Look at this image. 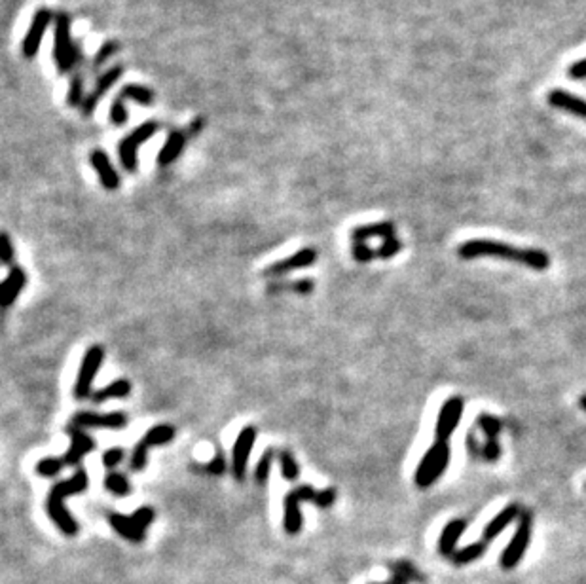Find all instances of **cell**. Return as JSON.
Segmentation results:
<instances>
[{"label":"cell","mask_w":586,"mask_h":584,"mask_svg":"<svg viewBox=\"0 0 586 584\" xmlns=\"http://www.w3.org/2000/svg\"><path fill=\"white\" fill-rule=\"evenodd\" d=\"M569 76L577 78V80L586 78V59L579 61V63H573V65L569 67Z\"/></svg>","instance_id":"obj_44"},{"label":"cell","mask_w":586,"mask_h":584,"mask_svg":"<svg viewBox=\"0 0 586 584\" xmlns=\"http://www.w3.org/2000/svg\"><path fill=\"white\" fill-rule=\"evenodd\" d=\"M209 472H213V474H222V472L226 471V463L224 459H222V455H217L211 463H209Z\"/></svg>","instance_id":"obj_45"},{"label":"cell","mask_w":586,"mask_h":584,"mask_svg":"<svg viewBox=\"0 0 586 584\" xmlns=\"http://www.w3.org/2000/svg\"><path fill=\"white\" fill-rule=\"evenodd\" d=\"M482 457L486 461H490V463H493V461H498L501 457V446H499L498 438L495 440H486V444L482 446Z\"/></svg>","instance_id":"obj_41"},{"label":"cell","mask_w":586,"mask_h":584,"mask_svg":"<svg viewBox=\"0 0 586 584\" xmlns=\"http://www.w3.org/2000/svg\"><path fill=\"white\" fill-rule=\"evenodd\" d=\"M88 488V472L86 469H76V472L72 474L69 480L57 482V484L50 490L46 499V510L50 514V518L57 527H59L67 537H74L80 525L71 516V513L65 508V499L71 496H78Z\"/></svg>","instance_id":"obj_2"},{"label":"cell","mask_w":586,"mask_h":584,"mask_svg":"<svg viewBox=\"0 0 586 584\" xmlns=\"http://www.w3.org/2000/svg\"><path fill=\"white\" fill-rule=\"evenodd\" d=\"M279 465H281V474H283L285 480L289 482H294L300 474V469H298V463L294 459V455L290 454L289 450H285L279 454Z\"/></svg>","instance_id":"obj_31"},{"label":"cell","mask_w":586,"mask_h":584,"mask_svg":"<svg viewBox=\"0 0 586 584\" xmlns=\"http://www.w3.org/2000/svg\"><path fill=\"white\" fill-rule=\"evenodd\" d=\"M448 463H450V446L448 442L437 440L427 450V454L421 457L420 465L415 469V486L423 488V490L431 488L438 478L444 474Z\"/></svg>","instance_id":"obj_4"},{"label":"cell","mask_w":586,"mask_h":584,"mask_svg":"<svg viewBox=\"0 0 586 584\" xmlns=\"http://www.w3.org/2000/svg\"><path fill=\"white\" fill-rule=\"evenodd\" d=\"M486 549H488V543L484 541H478V543H471L463 549H457L454 552L450 560L454 566H467V563H473V561L480 560L484 556Z\"/></svg>","instance_id":"obj_27"},{"label":"cell","mask_w":586,"mask_h":584,"mask_svg":"<svg viewBox=\"0 0 586 584\" xmlns=\"http://www.w3.org/2000/svg\"><path fill=\"white\" fill-rule=\"evenodd\" d=\"M202 120H195V122H192V125H190V130H188V133L190 135H194V133H197V131L202 130Z\"/></svg>","instance_id":"obj_48"},{"label":"cell","mask_w":586,"mask_h":584,"mask_svg":"<svg viewBox=\"0 0 586 584\" xmlns=\"http://www.w3.org/2000/svg\"><path fill=\"white\" fill-rule=\"evenodd\" d=\"M300 499H298V496L294 493V490L289 491L287 496H285V501H283V527L285 531L289 533V535H297V533H300V529H302L304 525V518H302V510H300Z\"/></svg>","instance_id":"obj_20"},{"label":"cell","mask_w":586,"mask_h":584,"mask_svg":"<svg viewBox=\"0 0 586 584\" xmlns=\"http://www.w3.org/2000/svg\"><path fill=\"white\" fill-rule=\"evenodd\" d=\"M184 144H186V135H184L183 131H171L169 137H167V142L160 150L158 164H160L161 167L171 166L173 161H175L184 150Z\"/></svg>","instance_id":"obj_25"},{"label":"cell","mask_w":586,"mask_h":584,"mask_svg":"<svg viewBox=\"0 0 586 584\" xmlns=\"http://www.w3.org/2000/svg\"><path fill=\"white\" fill-rule=\"evenodd\" d=\"M351 254H353V258H355L357 262H361V264H367V262H370V260L376 256L374 248L368 247L367 243H353Z\"/></svg>","instance_id":"obj_37"},{"label":"cell","mask_w":586,"mask_h":584,"mask_svg":"<svg viewBox=\"0 0 586 584\" xmlns=\"http://www.w3.org/2000/svg\"><path fill=\"white\" fill-rule=\"evenodd\" d=\"M54 57L57 63V71L61 74L69 72L74 65L82 61L80 53V44H74L71 40V18L65 12L57 13L55 18V44H54Z\"/></svg>","instance_id":"obj_3"},{"label":"cell","mask_w":586,"mask_h":584,"mask_svg":"<svg viewBox=\"0 0 586 584\" xmlns=\"http://www.w3.org/2000/svg\"><path fill=\"white\" fill-rule=\"evenodd\" d=\"M255 440L256 429L253 425L243 427L241 431H239V435H237L234 450H231V472H234L237 482H243V480H245L247 465H249V457L251 452H253V446H255Z\"/></svg>","instance_id":"obj_10"},{"label":"cell","mask_w":586,"mask_h":584,"mask_svg":"<svg viewBox=\"0 0 586 584\" xmlns=\"http://www.w3.org/2000/svg\"><path fill=\"white\" fill-rule=\"evenodd\" d=\"M522 513H524V508H522L520 505H516V503H512L509 507H505L501 513L495 514V516L488 522V525L484 527V533H482V541H484V543H492L493 539L501 535V531L507 529L512 522H518V520H520Z\"/></svg>","instance_id":"obj_16"},{"label":"cell","mask_w":586,"mask_h":584,"mask_svg":"<svg viewBox=\"0 0 586 584\" xmlns=\"http://www.w3.org/2000/svg\"><path fill=\"white\" fill-rule=\"evenodd\" d=\"M393 571H398L401 575H404V577L408 578L410 583H415V584H425L427 578L421 575L418 569H415L412 563H408V561H398L397 566H393Z\"/></svg>","instance_id":"obj_34"},{"label":"cell","mask_w":586,"mask_h":584,"mask_svg":"<svg viewBox=\"0 0 586 584\" xmlns=\"http://www.w3.org/2000/svg\"><path fill=\"white\" fill-rule=\"evenodd\" d=\"M467 448H469V452L474 455V457L482 455V446H478V442H476L474 435H469V437H467Z\"/></svg>","instance_id":"obj_47"},{"label":"cell","mask_w":586,"mask_h":584,"mask_svg":"<svg viewBox=\"0 0 586 584\" xmlns=\"http://www.w3.org/2000/svg\"><path fill=\"white\" fill-rule=\"evenodd\" d=\"M122 72H124V69H122V67H113L110 71H107L101 78H99V82H97V86H95L93 91H91V93L86 97V101H84L82 108H84V114H86V116L93 114L97 103L103 99V95L107 93L108 89L113 88L114 82H118V78L122 76Z\"/></svg>","instance_id":"obj_18"},{"label":"cell","mask_w":586,"mask_h":584,"mask_svg":"<svg viewBox=\"0 0 586 584\" xmlns=\"http://www.w3.org/2000/svg\"><path fill=\"white\" fill-rule=\"evenodd\" d=\"M393 236H395V224L389 222V220L359 226V228H355V230L351 231V239H353V243H364L367 239H376V237L387 239V237Z\"/></svg>","instance_id":"obj_24"},{"label":"cell","mask_w":586,"mask_h":584,"mask_svg":"<svg viewBox=\"0 0 586 584\" xmlns=\"http://www.w3.org/2000/svg\"><path fill=\"white\" fill-rule=\"evenodd\" d=\"M89 161L91 166L95 167V171L99 173V178H101V184L107 190H116L120 186V177L116 169L110 164V159L103 150H93L89 154Z\"/></svg>","instance_id":"obj_21"},{"label":"cell","mask_w":586,"mask_h":584,"mask_svg":"<svg viewBox=\"0 0 586 584\" xmlns=\"http://www.w3.org/2000/svg\"><path fill=\"white\" fill-rule=\"evenodd\" d=\"M105 488L116 497H127L131 493L130 480L120 472H108L105 478Z\"/></svg>","instance_id":"obj_29"},{"label":"cell","mask_w":586,"mask_h":584,"mask_svg":"<svg viewBox=\"0 0 586 584\" xmlns=\"http://www.w3.org/2000/svg\"><path fill=\"white\" fill-rule=\"evenodd\" d=\"M0 258H2V264L4 265H12L13 258H16V251H13V243L10 239L6 231L0 236ZM13 268V265H12Z\"/></svg>","instance_id":"obj_35"},{"label":"cell","mask_w":586,"mask_h":584,"mask_svg":"<svg viewBox=\"0 0 586 584\" xmlns=\"http://www.w3.org/2000/svg\"><path fill=\"white\" fill-rule=\"evenodd\" d=\"M292 289H297L298 294H308V292L314 290V283H311L309 279H302V281H298V283L292 285Z\"/></svg>","instance_id":"obj_46"},{"label":"cell","mask_w":586,"mask_h":584,"mask_svg":"<svg viewBox=\"0 0 586 584\" xmlns=\"http://www.w3.org/2000/svg\"><path fill=\"white\" fill-rule=\"evenodd\" d=\"M467 529V520L456 518L448 522L444 525V529L440 533V539H438V552L446 558H452L454 552L457 550V543H459V537L463 535V531Z\"/></svg>","instance_id":"obj_19"},{"label":"cell","mask_w":586,"mask_h":584,"mask_svg":"<svg viewBox=\"0 0 586 584\" xmlns=\"http://www.w3.org/2000/svg\"><path fill=\"white\" fill-rule=\"evenodd\" d=\"M175 438V427L171 425H156L152 427L144 437L137 442V446L133 448V455H131V471H142L146 466V454L152 446H161V444L171 442Z\"/></svg>","instance_id":"obj_7"},{"label":"cell","mask_w":586,"mask_h":584,"mask_svg":"<svg viewBox=\"0 0 586 584\" xmlns=\"http://www.w3.org/2000/svg\"><path fill=\"white\" fill-rule=\"evenodd\" d=\"M82 76L76 74L71 82V91H69V105L78 106L82 103Z\"/></svg>","instance_id":"obj_40"},{"label":"cell","mask_w":586,"mask_h":584,"mask_svg":"<svg viewBox=\"0 0 586 584\" xmlns=\"http://www.w3.org/2000/svg\"><path fill=\"white\" fill-rule=\"evenodd\" d=\"M548 103L552 106H556V108L568 110V113L586 120V101L580 99V97H575V95L568 93V91H562V89H554L548 95Z\"/></svg>","instance_id":"obj_23"},{"label":"cell","mask_w":586,"mask_h":584,"mask_svg":"<svg viewBox=\"0 0 586 584\" xmlns=\"http://www.w3.org/2000/svg\"><path fill=\"white\" fill-rule=\"evenodd\" d=\"M108 524L120 537L127 539L131 543H142L144 541V531L135 524V520L124 514H108Z\"/></svg>","instance_id":"obj_22"},{"label":"cell","mask_w":586,"mask_h":584,"mask_svg":"<svg viewBox=\"0 0 586 584\" xmlns=\"http://www.w3.org/2000/svg\"><path fill=\"white\" fill-rule=\"evenodd\" d=\"M532 531L533 516L529 510H524L520 520H518V527H516L515 535H512L510 543L507 544V549L501 554V567L503 569H515L520 563L527 546H529V541H532Z\"/></svg>","instance_id":"obj_5"},{"label":"cell","mask_w":586,"mask_h":584,"mask_svg":"<svg viewBox=\"0 0 586 584\" xmlns=\"http://www.w3.org/2000/svg\"><path fill=\"white\" fill-rule=\"evenodd\" d=\"M401 248H403V243L398 241L397 237H387V239H384V243L379 245L378 251H376V256H379L381 260H389L393 258L395 254L401 253Z\"/></svg>","instance_id":"obj_33"},{"label":"cell","mask_w":586,"mask_h":584,"mask_svg":"<svg viewBox=\"0 0 586 584\" xmlns=\"http://www.w3.org/2000/svg\"><path fill=\"white\" fill-rule=\"evenodd\" d=\"M476 425L478 429L486 435V440H495L503 431V423L501 419H498L492 413H480L476 418Z\"/></svg>","instance_id":"obj_28"},{"label":"cell","mask_w":586,"mask_h":584,"mask_svg":"<svg viewBox=\"0 0 586 584\" xmlns=\"http://www.w3.org/2000/svg\"><path fill=\"white\" fill-rule=\"evenodd\" d=\"M273 455H275V452H273V450H268L266 454L260 457V461H258V465H256V471H255L256 484H266V482H268V476H270V469H272Z\"/></svg>","instance_id":"obj_32"},{"label":"cell","mask_w":586,"mask_h":584,"mask_svg":"<svg viewBox=\"0 0 586 584\" xmlns=\"http://www.w3.org/2000/svg\"><path fill=\"white\" fill-rule=\"evenodd\" d=\"M52 19H54V12L47 10V8H40V10L35 13V18L30 21L29 30H27V36L23 38V46H21L23 47V55L27 59H30V57H35L36 55L38 47H40L42 36L46 33L47 25H50Z\"/></svg>","instance_id":"obj_12"},{"label":"cell","mask_w":586,"mask_h":584,"mask_svg":"<svg viewBox=\"0 0 586 584\" xmlns=\"http://www.w3.org/2000/svg\"><path fill=\"white\" fill-rule=\"evenodd\" d=\"M125 457V452L122 448H110L103 454V465L107 469H114L116 465H120Z\"/></svg>","instance_id":"obj_39"},{"label":"cell","mask_w":586,"mask_h":584,"mask_svg":"<svg viewBox=\"0 0 586 584\" xmlns=\"http://www.w3.org/2000/svg\"><path fill=\"white\" fill-rule=\"evenodd\" d=\"M334 501H336V490H334V488H326V490L317 493L315 505L319 508H328L334 505Z\"/></svg>","instance_id":"obj_42"},{"label":"cell","mask_w":586,"mask_h":584,"mask_svg":"<svg viewBox=\"0 0 586 584\" xmlns=\"http://www.w3.org/2000/svg\"><path fill=\"white\" fill-rule=\"evenodd\" d=\"M457 254L465 260L480 258V256H493L505 258L516 264L526 265L535 272H545L551 265V256L539 248H518L507 243L492 241V239H471L457 247Z\"/></svg>","instance_id":"obj_1"},{"label":"cell","mask_w":586,"mask_h":584,"mask_svg":"<svg viewBox=\"0 0 586 584\" xmlns=\"http://www.w3.org/2000/svg\"><path fill=\"white\" fill-rule=\"evenodd\" d=\"M78 429L88 427H108V429H122L127 425V416L124 412L95 413V412H78L72 418V423Z\"/></svg>","instance_id":"obj_13"},{"label":"cell","mask_w":586,"mask_h":584,"mask_svg":"<svg viewBox=\"0 0 586 584\" xmlns=\"http://www.w3.org/2000/svg\"><path fill=\"white\" fill-rule=\"evenodd\" d=\"M158 131V124L156 122H146V124L139 125L131 135H127L124 141L120 142L118 154L120 161L124 166L125 171H135L137 169V150L141 148L142 142H146L150 137Z\"/></svg>","instance_id":"obj_9"},{"label":"cell","mask_w":586,"mask_h":584,"mask_svg":"<svg viewBox=\"0 0 586 584\" xmlns=\"http://www.w3.org/2000/svg\"><path fill=\"white\" fill-rule=\"evenodd\" d=\"M463 410H465L463 396H450L442 404L440 412H438L437 425H435V437H437V440H440V442H448L450 440V437L457 429V425L461 423Z\"/></svg>","instance_id":"obj_8"},{"label":"cell","mask_w":586,"mask_h":584,"mask_svg":"<svg viewBox=\"0 0 586 584\" xmlns=\"http://www.w3.org/2000/svg\"><path fill=\"white\" fill-rule=\"evenodd\" d=\"M25 283H27V275L19 265L10 268L6 279L2 281V287H0V306L4 309L12 306L13 302L18 300L19 292L23 290Z\"/></svg>","instance_id":"obj_17"},{"label":"cell","mask_w":586,"mask_h":584,"mask_svg":"<svg viewBox=\"0 0 586 584\" xmlns=\"http://www.w3.org/2000/svg\"><path fill=\"white\" fill-rule=\"evenodd\" d=\"M131 393V384L130 379H116V382H113L110 385H107L105 389L101 391H95L93 396H91V401L95 402V404H103V402H107L108 399H124V396H127Z\"/></svg>","instance_id":"obj_26"},{"label":"cell","mask_w":586,"mask_h":584,"mask_svg":"<svg viewBox=\"0 0 586 584\" xmlns=\"http://www.w3.org/2000/svg\"><path fill=\"white\" fill-rule=\"evenodd\" d=\"M65 459L63 457H44L36 463V472L42 478H54L65 469Z\"/></svg>","instance_id":"obj_30"},{"label":"cell","mask_w":586,"mask_h":584,"mask_svg":"<svg viewBox=\"0 0 586 584\" xmlns=\"http://www.w3.org/2000/svg\"><path fill=\"white\" fill-rule=\"evenodd\" d=\"M131 518L135 520V524L139 525L142 531H146V527L154 522L156 513L152 507H141L139 510H135V513L131 514Z\"/></svg>","instance_id":"obj_36"},{"label":"cell","mask_w":586,"mask_h":584,"mask_svg":"<svg viewBox=\"0 0 586 584\" xmlns=\"http://www.w3.org/2000/svg\"><path fill=\"white\" fill-rule=\"evenodd\" d=\"M372 584H379V583H372ZM387 584H389V583H387Z\"/></svg>","instance_id":"obj_50"},{"label":"cell","mask_w":586,"mask_h":584,"mask_svg":"<svg viewBox=\"0 0 586 584\" xmlns=\"http://www.w3.org/2000/svg\"><path fill=\"white\" fill-rule=\"evenodd\" d=\"M103 359H105V349L101 345H91L86 351L80 370H78L76 384H74V396L76 399L84 401L88 396H93V382L97 378V374H99Z\"/></svg>","instance_id":"obj_6"},{"label":"cell","mask_w":586,"mask_h":584,"mask_svg":"<svg viewBox=\"0 0 586 584\" xmlns=\"http://www.w3.org/2000/svg\"><path fill=\"white\" fill-rule=\"evenodd\" d=\"M317 260V251L311 247L300 248L298 253H294L292 256L285 260H279L275 264H272L266 270V275L270 277H279V275H285V273L294 272V270H302V268H309V265L315 264Z\"/></svg>","instance_id":"obj_15"},{"label":"cell","mask_w":586,"mask_h":584,"mask_svg":"<svg viewBox=\"0 0 586 584\" xmlns=\"http://www.w3.org/2000/svg\"><path fill=\"white\" fill-rule=\"evenodd\" d=\"M131 99L141 105H152L154 103V93L144 86H137V84H127L122 88L116 101L110 106V122L116 125H122L127 122V113H125V101Z\"/></svg>","instance_id":"obj_11"},{"label":"cell","mask_w":586,"mask_h":584,"mask_svg":"<svg viewBox=\"0 0 586 584\" xmlns=\"http://www.w3.org/2000/svg\"><path fill=\"white\" fill-rule=\"evenodd\" d=\"M294 493H297L300 501H314L315 503V499H317V493H319V491L315 490V488H311V486H298V488H294Z\"/></svg>","instance_id":"obj_43"},{"label":"cell","mask_w":586,"mask_h":584,"mask_svg":"<svg viewBox=\"0 0 586 584\" xmlns=\"http://www.w3.org/2000/svg\"><path fill=\"white\" fill-rule=\"evenodd\" d=\"M116 52H118V44H116V42H114V40L105 42V44H103V46H101V50H99V53L95 55L93 65L95 67H101L103 63H105V61H107L108 57H113V55Z\"/></svg>","instance_id":"obj_38"},{"label":"cell","mask_w":586,"mask_h":584,"mask_svg":"<svg viewBox=\"0 0 586 584\" xmlns=\"http://www.w3.org/2000/svg\"><path fill=\"white\" fill-rule=\"evenodd\" d=\"M67 433H69V437H71V448L67 450L63 459H65L67 466H76L86 455L93 452L95 440L89 437V435H86L82 429L74 427V425H69V427H67Z\"/></svg>","instance_id":"obj_14"},{"label":"cell","mask_w":586,"mask_h":584,"mask_svg":"<svg viewBox=\"0 0 586 584\" xmlns=\"http://www.w3.org/2000/svg\"><path fill=\"white\" fill-rule=\"evenodd\" d=\"M580 406H582V410H586V395L580 396Z\"/></svg>","instance_id":"obj_49"}]
</instances>
